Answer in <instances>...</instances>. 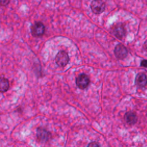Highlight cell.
<instances>
[{
    "label": "cell",
    "instance_id": "1",
    "mask_svg": "<svg viewBox=\"0 0 147 147\" xmlns=\"http://www.w3.org/2000/svg\"><path fill=\"white\" fill-rule=\"evenodd\" d=\"M68 55L67 53L64 51H59L55 57V62L56 64L59 67L65 66L68 64Z\"/></svg>",
    "mask_w": 147,
    "mask_h": 147
},
{
    "label": "cell",
    "instance_id": "2",
    "mask_svg": "<svg viewBox=\"0 0 147 147\" xmlns=\"http://www.w3.org/2000/svg\"><path fill=\"white\" fill-rule=\"evenodd\" d=\"M91 9L95 14H100L105 9V4L102 0H93L90 5Z\"/></svg>",
    "mask_w": 147,
    "mask_h": 147
},
{
    "label": "cell",
    "instance_id": "3",
    "mask_svg": "<svg viewBox=\"0 0 147 147\" xmlns=\"http://www.w3.org/2000/svg\"><path fill=\"white\" fill-rule=\"evenodd\" d=\"M36 136L41 142L48 141L51 137V133L43 127H38L36 130Z\"/></svg>",
    "mask_w": 147,
    "mask_h": 147
},
{
    "label": "cell",
    "instance_id": "4",
    "mask_svg": "<svg viewBox=\"0 0 147 147\" xmlns=\"http://www.w3.org/2000/svg\"><path fill=\"white\" fill-rule=\"evenodd\" d=\"M31 33L34 37H40L42 36L45 32V26L42 23L36 22L31 26Z\"/></svg>",
    "mask_w": 147,
    "mask_h": 147
},
{
    "label": "cell",
    "instance_id": "5",
    "mask_svg": "<svg viewBox=\"0 0 147 147\" xmlns=\"http://www.w3.org/2000/svg\"><path fill=\"white\" fill-rule=\"evenodd\" d=\"M90 83V79L88 76L84 74H80L76 79V84L78 88L83 90L86 88Z\"/></svg>",
    "mask_w": 147,
    "mask_h": 147
},
{
    "label": "cell",
    "instance_id": "6",
    "mask_svg": "<svg viewBox=\"0 0 147 147\" xmlns=\"http://www.w3.org/2000/svg\"><path fill=\"white\" fill-rule=\"evenodd\" d=\"M114 55L118 59H123L127 55V50L122 44H117L114 48Z\"/></svg>",
    "mask_w": 147,
    "mask_h": 147
},
{
    "label": "cell",
    "instance_id": "7",
    "mask_svg": "<svg viewBox=\"0 0 147 147\" xmlns=\"http://www.w3.org/2000/svg\"><path fill=\"white\" fill-rule=\"evenodd\" d=\"M124 119L127 124L132 125L137 122V117L134 112L130 111L125 113L124 115Z\"/></svg>",
    "mask_w": 147,
    "mask_h": 147
},
{
    "label": "cell",
    "instance_id": "8",
    "mask_svg": "<svg viewBox=\"0 0 147 147\" xmlns=\"http://www.w3.org/2000/svg\"><path fill=\"white\" fill-rule=\"evenodd\" d=\"M135 83L137 87L142 88L145 87L146 84V76L144 73L140 72L138 74L136 77Z\"/></svg>",
    "mask_w": 147,
    "mask_h": 147
},
{
    "label": "cell",
    "instance_id": "9",
    "mask_svg": "<svg viewBox=\"0 0 147 147\" xmlns=\"http://www.w3.org/2000/svg\"><path fill=\"white\" fill-rule=\"evenodd\" d=\"M113 33L117 38H122L125 34V30L123 26L119 24L115 25L113 29Z\"/></svg>",
    "mask_w": 147,
    "mask_h": 147
},
{
    "label": "cell",
    "instance_id": "10",
    "mask_svg": "<svg viewBox=\"0 0 147 147\" xmlns=\"http://www.w3.org/2000/svg\"><path fill=\"white\" fill-rule=\"evenodd\" d=\"M9 80L5 77H0V92H5L9 88Z\"/></svg>",
    "mask_w": 147,
    "mask_h": 147
},
{
    "label": "cell",
    "instance_id": "11",
    "mask_svg": "<svg viewBox=\"0 0 147 147\" xmlns=\"http://www.w3.org/2000/svg\"><path fill=\"white\" fill-rule=\"evenodd\" d=\"M87 147H100L99 144L95 141H92L90 142Z\"/></svg>",
    "mask_w": 147,
    "mask_h": 147
},
{
    "label": "cell",
    "instance_id": "12",
    "mask_svg": "<svg viewBox=\"0 0 147 147\" xmlns=\"http://www.w3.org/2000/svg\"><path fill=\"white\" fill-rule=\"evenodd\" d=\"M10 0H0V6H6L9 5Z\"/></svg>",
    "mask_w": 147,
    "mask_h": 147
},
{
    "label": "cell",
    "instance_id": "13",
    "mask_svg": "<svg viewBox=\"0 0 147 147\" xmlns=\"http://www.w3.org/2000/svg\"><path fill=\"white\" fill-rule=\"evenodd\" d=\"M146 64H147V61L145 59L143 60L142 61H141V66L144 67H146Z\"/></svg>",
    "mask_w": 147,
    "mask_h": 147
}]
</instances>
